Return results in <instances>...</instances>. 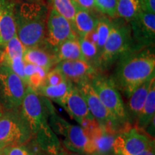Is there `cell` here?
<instances>
[{
	"mask_svg": "<svg viewBox=\"0 0 155 155\" xmlns=\"http://www.w3.org/2000/svg\"><path fill=\"white\" fill-rule=\"evenodd\" d=\"M154 145V139L147 133H141L138 128H128L116 134L113 152L116 154L136 155Z\"/></svg>",
	"mask_w": 155,
	"mask_h": 155,
	"instance_id": "9c48e42d",
	"label": "cell"
},
{
	"mask_svg": "<svg viewBox=\"0 0 155 155\" xmlns=\"http://www.w3.org/2000/svg\"><path fill=\"white\" fill-rule=\"evenodd\" d=\"M78 40L84 60L91 65H92L95 69L99 71V68H98L99 55H98L96 45L86 40L82 37H78Z\"/></svg>",
	"mask_w": 155,
	"mask_h": 155,
	"instance_id": "d4e9b609",
	"label": "cell"
},
{
	"mask_svg": "<svg viewBox=\"0 0 155 155\" xmlns=\"http://www.w3.org/2000/svg\"><path fill=\"white\" fill-rule=\"evenodd\" d=\"M26 48L23 45L17 34L7 42L3 48L0 59H13L16 58H22Z\"/></svg>",
	"mask_w": 155,
	"mask_h": 155,
	"instance_id": "cb8c5ba5",
	"label": "cell"
},
{
	"mask_svg": "<svg viewBox=\"0 0 155 155\" xmlns=\"http://www.w3.org/2000/svg\"><path fill=\"white\" fill-rule=\"evenodd\" d=\"M141 10L139 0H117L116 17H119L127 22H130Z\"/></svg>",
	"mask_w": 155,
	"mask_h": 155,
	"instance_id": "7402d4cb",
	"label": "cell"
},
{
	"mask_svg": "<svg viewBox=\"0 0 155 155\" xmlns=\"http://www.w3.org/2000/svg\"><path fill=\"white\" fill-rule=\"evenodd\" d=\"M112 27V20L109 17L104 15L98 18V23L96 26V32L98 35V42H97V50H98V55L101 53L103 48H104L105 42L107 40L108 35L111 31Z\"/></svg>",
	"mask_w": 155,
	"mask_h": 155,
	"instance_id": "4316f807",
	"label": "cell"
},
{
	"mask_svg": "<svg viewBox=\"0 0 155 155\" xmlns=\"http://www.w3.org/2000/svg\"><path fill=\"white\" fill-rule=\"evenodd\" d=\"M136 155H155L154 154V146L150 147V148L147 149V150H143L142 152H139Z\"/></svg>",
	"mask_w": 155,
	"mask_h": 155,
	"instance_id": "e575fe53",
	"label": "cell"
},
{
	"mask_svg": "<svg viewBox=\"0 0 155 155\" xmlns=\"http://www.w3.org/2000/svg\"><path fill=\"white\" fill-rule=\"evenodd\" d=\"M2 50H3V48H2L1 46H0V56H1V54L2 53Z\"/></svg>",
	"mask_w": 155,
	"mask_h": 155,
	"instance_id": "8d00e7d4",
	"label": "cell"
},
{
	"mask_svg": "<svg viewBox=\"0 0 155 155\" xmlns=\"http://www.w3.org/2000/svg\"><path fill=\"white\" fill-rule=\"evenodd\" d=\"M72 84L73 83L66 79L61 84L55 86H42L36 92L40 96L53 100L58 104L64 98Z\"/></svg>",
	"mask_w": 155,
	"mask_h": 155,
	"instance_id": "603a6c76",
	"label": "cell"
},
{
	"mask_svg": "<svg viewBox=\"0 0 155 155\" xmlns=\"http://www.w3.org/2000/svg\"><path fill=\"white\" fill-rule=\"evenodd\" d=\"M155 79L150 85L144 105L137 119V128L145 129L152 120L155 118Z\"/></svg>",
	"mask_w": 155,
	"mask_h": 155,
	"instance_id": "44dd1931",
	"label": "cell"
},
{
	"mask_svg": "<svg viewBox=\"0 0 155 155\" xmlns=\"http://www.w3.org/2000/svg\"><path fill=\"white\" fill-rule=\"evenodd\" d=\"M117 65L111 77L116 88L127 98L145 81L155 77L154 46L131 48L117 60Z\"/></svg>",
	"mask_w": 155,
	"mask_h": 155,
	"instance_id": "6da1fadb",
	"label": "cell"
},
{
	"mask_svg": "<svg viewBox=\"0 0 155 155\" xmlns=\"http://www.w3.org/2000/svg\"><path fill=\"white\" fill-rule=\"evenodd\" d=\"M142 10L155 14V0H139Z\"/></svg>",
	"mask_w": 155,
	"mask_h": 155,
	"instance_id": "1f68e13d",
	"label": "cell"
},
{
	"mask_svg": "<svg viewBox=\"0 0 155 155\" xmlns=\"http://www.w3.org/2000/svg\"><path fill=\"white\" fill-rule=\"evenodd\" d=\"M47 18V8L41 3L31 1L15 5L16 34L25 48L45 45Z\"/></svg>",
	"mask_w": 155,
	"mask_h": 155,
	"instance_id": "7a4b0ae2",
	"label": "cell"
},
{
	"mask_svg": "<svg viewBox=\"0 0 155 155\" xmlns=\"http://www.w3.org/2000/svg\"><path fill=\"white\" fill-rule=\"evenodd\" d=\"M66 79V78L60 70L54 68L53 69L50 70L47 73L44 85L45 86H55V85L61 84Z\"/></svg>",
	"mask_w": 155,
	"mask_h": 155,
	"instance_id": "f546056e",
	"label": "cell"
},
{
	"mask_svg": "<svg viewBox=\"0 0 155 155\" xmlns=\"http://www.w3.org/2000/svg\"><path fill=\"white\" fill-rule=\"evenodd\" d=\"M98 18L94 11L82 8L78 6L75 15L73 28L78 37H83L85 35L96 28Z\"/></svg>",
	"mask_w": 155,
	"mask_h": 155,
	"instance_id": "d6986e66",
	"label": "cell"
},
{
	"mask_svg": "<svg viewBox=\"0 0 155 155\" xmlns=\"http://www.w3.org/2000/svg\"><path fill=\"white\" fill-rule=\"evenodd\" d=\"M54 53L58 63L63 61H72V60L85 61L81 52L78 38L65 40L56 48Z\"/></svg>",
	"mask_w": 155,
	"mask_h": 155,
	"instance_id": "ffe728a7",
	"label": "cell"
},
{
	"mask_svg": "<svg viewBox=\"0 0 155 155\" xmlns=\"http://www.w3.org/2000/svg\"><path fill=\"white\" fill-rule=\"evenodd\" d=\"M133 47L144 48L154 46L155 41V14L141 10L129 22Z\"/></svg>",
	"mask_w": 155,
	"mask_h": 155,
	"instance_id": "8fae6325",
	"label": "cell"
},
{
	"mask_svg": "<svg viewBox=\"0 0 155 155\" xmlns=\"http://www.w3.org/2000/svg\"><path fill=\"white\" fill-rule=\"evenodd\" d=\"M52 2L53 5V8L66 18L73 27L75 15L78 9V5L74 0H52Z\"/></svg>",
	"mask_w": 155,
	"mask_h": 155,
	"instance_id": "484cf974",
	"label": "cell"
},
{
	"mask_svg": "<svg viewBox=\"0 0 155 155\" xmlns=\"http://www.w3.org/2000/svg\"><path fill=\"white\" fill-rule=\"evenodd\" d=\"M27 86L10 68L0 63V105L2 109H19Z\"/></svg>",
	"mask_w": 155,
	"mask_h": 155,
	"instance_id": "ba28073f",
	"label": "cell"
},
{
	"mask_svg": "<svg viewBox=\"0 0 155 155\" xmlns=\"http://www.w3.org/2000/svg\"><path fill=\"white\" fill-rule=\"evenodd\" d=\"M74 1L78 7H82V8L93 11H94L96 9L94 0H74Z\"/></svg>",
	"mask_w": 155,
	"mask_h": 155,
	"instance_id": "d6a6232c",
	"label": "cell"
},
{
	"mask_svg": "<svg viewBox=\"0 0 155 155\" xmlns=\"http://www.w3.org/2000/svg\"><path fill=\"white\" fill-rule=\"evenodd\" d=\"M32 138L28 124L20 108L5 110L0 114V147L12 144H25Z\"/></svg>",
	"mask_w": 155,
	"mask_h": 155,
	"instance_id": "52a82bcc",
	"label": "cell"
},
{
	"mask_svg": "<svg viewBox=\"0 0 155 155\" xmlns=\"http://www.w3.org/2000/svg\"><path fill=\"white\" fill-rule=\"evenodd\" d=\"M63 155H83L81 154H79V153L73 152H64Z\"/></svg>",
	"mask_w": 155,
	"mask_h": 155,
	"instance_id": "d590c367",
	"label": "cell"
},
{
	"mask_svg": "<svg viewBox=\"0 0 155 155\" xmlns=\"http://www.w3.org/2000/svg\"><path fill=\"white\" fill-rule=\"evenodd\" d=\"M96 28H95L94 30L91 31V32H88V33L82 37V38L86 39V40L91 42V43L96 45V47H97V42H98V35H97Z\"/></svg>",
	"mask_w": 155,
	"mask_h": 155,
	"instance_id": "836d02e7",
	"label": "cell"
},
{
	"mask_svg": "<svg viewBox=\"0 0 155 155\" xmlns=\"http://www.w3.org/2000/svg\"><path fill=\"white\" fill-rule=\"evenodd\" d=\"M3 111V109H2V106H1V105H0V114H2V112Z\"/></svg>",
	"mask_w": 155,
	"mask_h": 155,
	"instance_id": "f35d334b",
	"label": "cell"
},
{
	"mask_svg": "<svg viewBox=\"0 0 155 155\" xmlns=\"http://www.w3.org/2000/svg\"><path fill=\"white\" fill-rule=\"evenodd\" d=\"M116 155H121V154H116Z\"/></svg>",
	"mask_w": 155,
	"mask_h": 155,
	"instance_id": "ee69618b",
	"label": "cell"
},
{
	"mask_svg": "<svg viewBox=\"0 0 155 155\" xmlns=\"http://www.w3.org/2000/svg\"><path fill=\"white\" fill-rule=\"evenodd\" d=\"M75 38H78V36L71 23L55 9L52 8L46 22L45 47L54 52L65 40Z\"/></svg>",
	"mask_w": 155,
	"mask_h": 155,
	"instance_id": "30bf717a",
	"label": "cell"
},
{
	"mask_svg": "<svg viewBox=\"0 0 155 155\" xmlns=\"http://www.w3.org/2000/svg\"><path fill=\"white\" fill-rule=\"evenodd\" d=\"M83 98H84L88 108L93 116L98 121L100 124L106 125L108 123H112L117 127L120 130L119 125L116 123L111 114L104 106L98 94L93 88L90 82H83L80 84L75 85Z\"/></svg>",
	"mask_w": 155,
	"mask_h": 155,
	"instance_id": "7c38bea8",
	"label": "cell"
},
{
	"mask_svg": "<svg viewBox=\"0 0 155 155\" xmlns=\"http://www.w3.org/2000/svg\"><path fill=\"white\" fill-rule=\"evenodd\" d=\"M91 155H101V154H99V153H98V152H95V153H94V154H92Z\"/></svg>",
	"mask_w": 155,
	"mask_h": 155,
	"instance_id": "74e56055",
	"label": "cell"
},
{
	"mask_svg": "<svg viewBox=\"0 0 155 155\" xmlns=\"http://www.w3.org/2000/svg\"><path fill=\"white\" fill-rule=\"evenodd\" d=\"M58 104L61 105L69 116L79 124H81L84 119L94 117L89 111L82 95L73 83Z\"/></svg>",
	"mask_w": 155,
	"mask_h": 155,
	"instance_id": "5bb4252c",
	"label": "cell"
},
{
	"mask_svg": "<svg viewBox=\"0 0 155 155\" xmlns=\"http://www.w3.org/2000/svg\"><path fill=\"white\" fill-rule=\"evenodd\" d=\"M47 73L48 71L43 68L36 65L32 74L27 78V86L37 91L44 85Z\"/></svg>",
	"mask_w": 155,
	"mask_h": 155,
	"instance_id": "83f0119b",
	"label": "cell"
},
{
	"mask_svg": "<svg viewBox=\"0 0 155 155\" xmlns=\"http://www.w3.org/2000/svg\"><path fill=\"white\" fill-rule=\"evenodd\" d=\"M133 48L129 22L112 21V27L98 60V68L105 71L117 61L124 52Z\"/></svg>",
	"mask_w": 155,
	"mask_h": 155,
	"instance_id": "277c9868",
	"label": "cell"
},
{
	"mask_svg": "<svg viewBox=\"0 0 155 155\" xmlns=\"http://www.w3.org/2000/svg\"><path fill=\"white\" fill-rule=\"evenodd\" d=\"M2 149L1 147H0V154H1V152H2Z\"/></svg>",
	"mask_w": 155,
	"mask_h": 155,
	"instance_id": "60d3db41",
	"label": "cell"
},
{
	"mask_svg": "<svg viewBox=\"0 0 155 155\" xmlns=\"http://www.w3.org/2000/svg\"><path fill=\"white\" fill-rule=\"evenodd\" d=\"M109 155H116V154H114V153L113 152V153H111V154H110Z\"/></svg>",
	"mask_w": 155,
	"mask_h": 155,
	"instance_id": "ab89813d",
	"label": "cell"
},
{
	"mask_svg": "<svg viewBox=\"0 0 155 155\" xmlns=\"http://www.w3.org/2000/svg\"><path fill=\"white\" fill-rule=\"evenodd\" d=\"M53 108L48 98L40 96L30 87L27 86L20 112L28 124L32 137L38 131L50 128L48 118Z\"/></svg>",
	"mask_w": 155,
	"mask_h": 155,
	"instance_id": "8992f818",
	"label": "cell"
},
{
	"mask_svg": "<svg viewBox=\"0 0 155 155\" xmlns=\"http://www.w3.org/2000/svg\"><path fill=\"white\" fill-rule=\"evenodd\" d=\"M2 152L5 155H31L25 144H12L3 147Z\"/></svg>",
	"mask_w": 155,
	"mask_h": 155,
	"instance_id": "4dcf8cb0",
	"label": "cell"
},
{
	"mask_svg": "<svg viewBox=\"0 0 155 155\" xmlns=\"http://www.w3.org/2000/svg\"><path fill=\"white\" fill-rule=\"evenodd\" d=\"M42 47L26 48L23 55V60L25 63L38 65L48 72L54 65H56L58 61L53 50L45 46V48Z\"/></svg>",
	"mask_w": 155,
	"mask_h": 155,
	"instance_id": "e0dca14e",
	"label": "cell"
},
{
	"mask_svg": "<svg viewBox=\"0 0 155 155\" xmlns=\"http://www.w3.org/2000/svg\"><path fill=\"white\" fill-rule=\"evenodd\" d=\"M55 68L60 70L68 80L74 85L90 82L92 78L99 72L83 60L61 61L56 64Z\"/></svg>",
	"mask_w": 155,
	"mask_h": 155,
	"instance_id": "4fadbf2b",
	"label": "cell"
},
{
	"mask_svg": "<svg viewBox=\"0 0 155 155\" xmlns=\"http://www.w3.org/2000/svg\"><path fill=\"white\" fill-rule=\"evenodd\" d=\"M95 7L103 15L111 18L116 17L117 0H94Z\"/></svg>",
	"mask_w": 155,
	"mask_h": 155,
	"instance_id": "f1b7e54d",
	"label": "cell"
},
{
	"mask_svg": "<svg viewBox=\"0 0 155 155\" xmlns=\"http://www.w3.org/2000/svg\"><path fill=\"white\" fill-rule=\"evenodd\" d=\"M28 1H35V0H28Z\"/></svg>",
	"mask_w": 155,
	"mask_h": 155,
	"instance_id": "7bdbcfd3",
	"label": "cell"
},
{
	"mask_svg": "<svg viewBox=\"0 0 155 155\" xmlns=\"http://www.w3.org/2000/svg\"><path fill=\"white\" fill-rule=\"evenodd\" d=\"M90 83L103 104L119 125L120 130H121L126 125L129 124V121L121 94L111 77L98 72L92 78Z\"/></svg>",
	"mask_w": 155,
	"mask_h": 155,
	"instance_id": "5b68a950",
	"label": "cell"
},
{
	"mask_svg": "<svg viewBox=\"0 0 155 155\" xmlns=\"http://www.w3.org/2000/svg\"><path fill=\"white\" fill-rule=\"evenodd\" d=\"M154 79H155V77L152 78L151 80L147 81L144 83H141L140 86L137 87L130 94V96L128 97L127 105L125 107L129 121V119L137 120L144 105L150 85Z\"/></svg>",
	"mask_w": 155,
	"mask_h": 155,
	"instance_id": "ac0fdd59",
	"label": "cell"
},
{
	"mask_svg": "<svg viewBox=\"0 0 155 155\" xmlns=\"http://www.w3.org/2000/svg\"><path fill=\"white\" fill-rule=\"evenodd\" d=\"M48 123L55 134L63 137V144L71 152L83 155H91L96 152V147L81 126L73 125L65 121L55 112L50 111Z\"/></svg>",
	"mask_w": 155,
	"mask_h": 155,
	"instance_id": "3957f363",
	"label": "cell"
},
{
	"mask_svg": "<svg viewBox=\"0 0 155 155\" xmlns=\"http://www.w3.org/2000/svg\"><path fill=\"white\" fill-rule=\"evenodd\" d=\"M119 129L114 124H99L87 133L96 147V152L101 155H109L113 153V144Z\"/></svg>",
	"mask_w": 155,
	"mask_h": 155,
	"instance_id": "9a60e30c",
	"label": "cell"
},
{
	"mask_svg": "<svg viewBox=\"0 0 155 155\" xmlns=\"http://www.w3.org/2000/svg\"><path fill=\"white\" fill-rule=\"evenodd\" d=\"M0 155H5V154H4L2 152H1V154H0Z\"/></svg>",
	"mask_w": 155,
	"mask_h": 155,
	"instance_id": "b9f144b4",
	"label": "cell"
},
{
	"mask_svg": "<svg viewBox=\"0 0 155 155\" xmlns=\"http://www.w3.org/2000/svg\"><path fill=\"white\" fill-rule=\"evenodd\" d=\"M15 4L12 0H0V46L5 47L16 34L15 20Z\"/></svg>",
	"mask_w": 155,
	"mask_h": 155,
	"instance_id": "2e32d148",
	"label": "cell"
}]
</instances>
